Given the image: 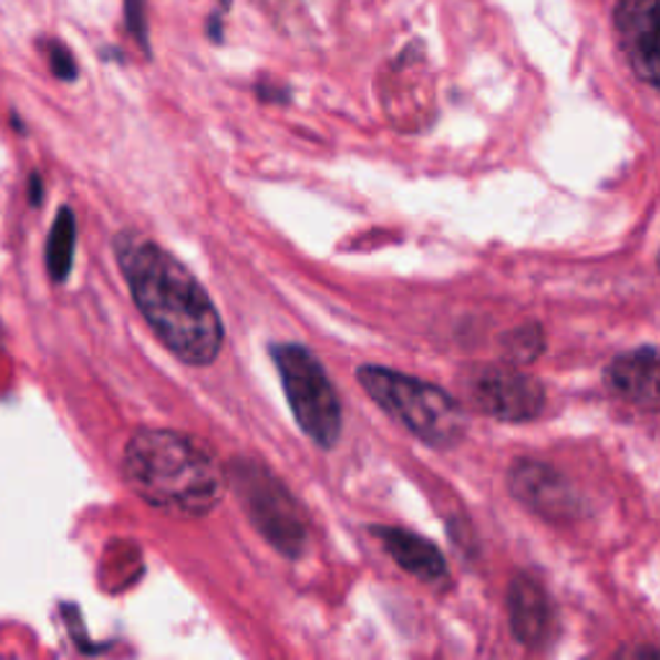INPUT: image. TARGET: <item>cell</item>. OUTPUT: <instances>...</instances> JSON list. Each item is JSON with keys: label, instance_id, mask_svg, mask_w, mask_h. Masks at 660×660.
Instances as JSON below:
<instances>
[{"label": "cell", "instance_id": "6da1fadb", "mask_svg": "<svg viewBox=\"0 0 660 660\" xmlns=\"http://www.w3.org/2000/svg\"><path fill=\"white\" fill-rule=\"evenodd\" d=\"M114 254L132 300L165 349L184 364H212L223 351L225 328L199 279L158 243L135 233L116 235Z\"/></svg>", "mask_w": 660, "mask_h": 660}, {"label": "cell", "instance_id": "7a4b0ae2", "mask_svg": "<svg viewBox=\"0 0 660 660\" xmlns=\"http://www.w3.org/2000/svg\"><path fill=\"white\" fill-rule=\"evenodd\" d=\"M122 477L147 506L181 518L207 516L225 495V475L212 454L168 429H140L130 436Z\"/></svg>", "mask_w": 660, "mask_h": 660}, {"label": "cell", "instance_id": "3957f363", "mask_svg": "<svg viewBox=\"0 0 660 660\" xmlns=\"http://www.w3.org/2000/svg\"><path fill=\"white\" fill-rule=\"evenodd\" d=\"M357 380L382 411L398 419L423 444L452 450L467 431V415L450 392L388 367H361Z\"/></svg>", "mask_w": 660, "mask_h": 660}, {"label": "cell", "instance_id": "277c9868", "mask_svg": "<svg viewBox=\"0 0 660 660\" xmlns=\"http://www.w3.org/2000/svg\"><path fill=\"white\" fill-rule=\"evenodd\" d=\"M271 359L277 364L297 426L320 450H333L343 431V408L326 367L302 343H274Z\"/></svg>", "mask_w": 660, "mask_h": 660}, {"label": "cell", "instance_id": "5b68a950", "mask_svg": "<svg viewBox=\"0 0 660 660\" xmlns=\"http://www.w3.org/2000/svg\"><path fill=\"white\" fill-rule=\"evenodd\" d=\"M230 483L264 539L285 557H300L308 547V518L285 483L277 481L271 470L250 460L233 462Z\"/></svg>", "mask_w": 660, "mask_h": 660}, {"label": "cell", "instance_id": "8992f818", "mask_svg": "<svg viewBox=\"0 0 660 660\" xmlns=\"http://www.w3.org/2000/svg\"><path fill=\"white\" fill-rule=\"evenodd\" d=\"M467 388L477 411L503 423L534 421L547 403L542 382L514 367L475 369Z\"/></svg>", "mask_w": 660, "mask_h": 660}, {"label": "cell", "instance_id": "52a82bcc", "mask_svg": "<svg viewBox=\"0 0 660 660\" xmlns=\"http://www.w3.org/2000/svg\"><path fill=\"white\" fill-rule=\"evenodd\" d=\"M508 491L547 522H570L580 516L578 493L547 462L516 460L508 470Z\"/></svg>", "mask_w": 660, "mask_h": 660}, {"label": "cell", "instance_id": "ba28073f", "mask_svg": "<svg viewBox=\"0 0 660 660\" xmlns=\"http://www.w3.org/2000/svg\"><path fill=\"white\" fill-rule=\"evenodd\" d=\"M615 31L632 73L650 89H658V0H617Z\"/></svg>", "mask_w": 660, "mask_h": 660}, {"label": "cell", "instance_id": "9c48e42d", "mask_svg": "<svg viewBox=\"0 0 660 660\" xmlns=\"http://www.w3.org/2000/svg\"><path fill=\"white\" fill-rule=\"evenodd\" d=\"M511 632L524 648H539L553 630V609L537 578L518 573L508 584Z\"/></svg>", "mask_w": 660, "mask_h": 660}, {"label": "cell", "instance_id": "30bf717a", "mask_svg": "<svg viewBox=\"0 0 660 660\" xmlns=\"http://www.w3.org/2000/svg\"><path fill=\"white\" fill-rule=\"evenodd\" d=\"M607 384L617 398L656 413L660 392L656 346H642V349L617 357L607 367Z\"/></svg>", "mask_w": 660, "mask_h": 660}, {"label": "cell", "instance_id": "8fae6325", "mask_svg": "<svg viewBox=\"0 0 660 660\" xmlns=\"http://www.w3.org/2000/svg\"><path fill=\"white\" fill-rule=\"evenodd\" d=\"M372 534L377 542L384 547L392 560L403 568L408 576L419 578L421 584H439L446 578V560L439 553L434 542L419 537V534L398 529V526H372Z\"/></svg>", "mask_w": 660, "mask_h": 660}, {"label": "cell", "instance_id": "7c38bea8", "mask_svg": "<svg viewBox=\"0 0 660 660\" xmlns=\"http://www.w3.org/2000/svg\"><path fill=\"white\" fill-rule=\"evenodd\" d=\"M75 240H78V225L75 215L70 207H62L54 217L52 233L47 238V271L54 281H65L73 269L75 258Z\"/></svg>", "mask_w": 660, "mask_h": 660}, {"label": "cell", "instance_id": "4fadbf2b", "mask_svg": "<svg viewBox=\"0 0 660 660\" xmlns=\"http://www.w3.org/2000/svg\"><path fill=\"white\" fill-rule=\"evenodd\" d=\"M542 351H545V333L537 323L518 326L503 338V357L508 359V364H532Z\"/></svg>", "mask_w": 660, "mask_h": 660}, {"label": "cell", "instance_id": "5bb4252c", "mask_svg": "<svg viewBox=\"0 0 660 660\" xmlns=\"http://www.w3.org/2000/svg\"><path fill=\"white\" fill-rule=\"evenodd\" d=\"M145 0H124V21L132 39L140 44L147 58H151V29H147V11Z\"/></svg>", "mask_w": 660, "mask_h": 660}, {"label": "cell", "instance_id": "9a60e30c", "mask_svg": "<svg viewBox=\"0 0 660 660\" xmlns=\"http://www.w3.org/2000/svg\"><path fill=\"white\" fill-rule=\"evenodd\" d=\"M47 58H50V70H52V75L58 78V81H65V83L75 81V78H78V62L73 58V52H70L65 44L50 42V47H47Z\"/></svg>", "mask_w": 660, "mask_h": 660}, {"label": "cell", "instance_id": "2e32d148", "mask_svg": "<svg viewBox=\"0 0 660 660\" xmlns=\"http://www.w3.org/2000/svg\"><path fill=\"white\" fill-rule=\"evenodd\" d=\"M207 37L212 44H223L225 42V13L215 11L207 19Z\"/></svg>", "mask_w": 660, "mask_h": 660}, {"label": "cell", "instance_id": "e0dca14e", "mask_svg": "<svg viewBox=\"0 0 660 660\" xmlns=\"http://www.w3.org/2000/svg\"><path fill=\"white\" fill-rule=\"evenodd\" d=\"M258 99L261 101H271V104H287L289 101V91L287 89H274V85H258Z\"/></svg>", "mask_w": 660, "mask_h": 660}, {"label": "cell", "instance_id": "ac0fdd59", "mask_svg": "<svg viewBox=\"0 0 660 660\" xmlns=\"http://www.w3.org/2000/svg\"><path fill=\"white\" fill-rule=\"evenodd\" d=\"M29 199L34 207L42 204V178H39V173H31V178H29Z\"/></svg>", "mask_w": 660, "mask_h": 660}, {"label": "cell", "instance_id": "d6986e66", "mask_svg": "<svg viewBox=\"0 0 660 660\" xmlns=\"http://www.w3.org/2000/svg\"><path fill=\"white\" fill-rule=\"evenodd\" d=\"M230 6H233V0H219V11L223 13L230 11Z\"/></svg>", "mask_w": 660, "mask_h": 660}]
</instances>
